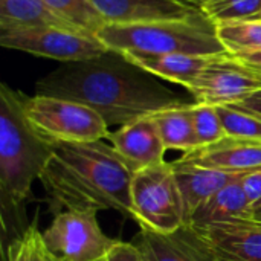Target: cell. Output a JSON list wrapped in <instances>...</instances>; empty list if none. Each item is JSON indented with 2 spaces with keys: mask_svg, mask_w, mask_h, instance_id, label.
Instances as JSON below:
<instances>
[{
  "mask_svg": "<svg viewBox=\"0 0 261 261\" xmlns=\"http://www.w3.org/2000/svg\"><path fill=\"white\" fill-rule=\"evenodd\" d=\"M35 93L89 106L112 125H124L188 101L159 78L115 50L76 63H61L35 83Z\"/></svg>",
  "mask_w": 261,
  "mask_h": 261,
  "instance_id": "6da1fadb",
  "label": "cell"
},
{
  "mask_svg": "<svg viewBox=\"0 0 261 261\" xmlns=\"http://www.w3.org/2000/svg\"><path fill=\"white\" fill-rule=\"evenodd\" d=\"M133 171L104 141L57 144L40 182L54 214L67 210H115L132 213Z\"/></svg>",
  "mask_w": 261,
  "mask_h": 261,
  "instance_id": "7a4b0ae2",
  "label": "cell"
},
{
  "mask_svg": "<svg viewBox=\"0 0 261 261\" xmlns=\"http://www.w3.org/2000/svg\"><path fill=\"white\" fill-rule=\"evenodd\" d=\"M26 95L0 84V216L3 245L24 231L26 205L54 154V142L43 138L24 113ZM8 243V245H9Z\"/></svg>",
  "mask_w": 261,
  "mask_h": 261,
  "instance_id": "3957f363",
  "label": "cell"
},
{
  "mask_svg": "<svg viewBox=\"0 0 261 261\" xmlns=\"http://www.w3.org/2000/svg\"><path fill=\"white\" fill-rule=\"evenodd\" d=\"M96 38L115 52L138 50L147 54L225 55L216 24L199 12L188 18L156 20L132 24L107 23Z\"/></svg>",
  "mask_w": 261,
  "mask_h": 261,
  "instance_id": "277c9868",
  "label": "cell"
},
{
  "mask_svg": "<svg viewBox=\"0 0 261 261\" xmlns=\"http://www.w3.org/2000/svg\"><path fill=\"white\" fill-rule=\"evenodd\" d=\"M24 113L31 125L54 144L96 142L110 135L109 124L99 113L66 98L26 95Z\"/></svg>",
  "mask_w": 261,
  "mask_h": 261,
  "instance_id": "5b68a950",
  "label": "cell"
},
{
  "mask_svg": "<svg viewBox=\"0 0 261 261\" xmlns=\"http://www.w3.org/2000/svg\"><path fill=\"white\" fill-rule=\"evenodd\" d=\"M130 197L133 220L141 229L170 236L185 226L184 203L171 162L133 173Z\"/></svg>",
  "mask_w": 261,
  "mask_h": 261,
  "instance_id": "8992f818",
  "label": "cell"
},
{
  "mask_svg": "<svg viewBox=\"0 0 261 261\" xmlns=\"http://www.w3.org/2000/svg\"><path fill=\"white\" fill-rule=\"evenodd\" d=\"M0 44L60 63H76L106 54L109 49L95 37L60 26L14 28L0 31Z\"/></svg>",
  "mask_w": 261,
  "mask_h": 261,
  "instance_id": "52a82bcc",
  "label": "cell"
},
{
  "mask_svg": "<svg viewBox=\"0 0 261 261\" xmlns=\"http://www.w3.org/2000/svg\"><path fill=\"white\" fill-rule=\"evenodd\" d=\"M41 234L49 251L66 261L104 260L116 243L101 229L96 210L61 211Z\"/></svg>",
  "mask_w": 261,
  "mask_h": 261,
  "instance_id": "ba28073f",
  "label": "cell"
},
{
  "mask_svg": "<svg viewBox=\"0 0 261 261\" xmlns=\"http://www.w3.org/2000/svg\"><path fill=\"white\" fill-rule=\"evenodd\" d=\"M194 102L211 106L236 104L261 92V69L232 55L217 57L187 89Z\"/></svg>",
  "mask_w": 261,
  "mask_h": 261,
  "instance_id": "9c48e42d",
  "label": "cell"
},
{
  "mask_svg": "<svg viewBox=\"0 0 261 261\" xmlns=\"http://www.w3.org/2000/svg\"><path fill=\"white\" fill-rule=\"evenodd\" d=\"M107 139L133 173L165 162L168 150L153 116H144L124 124L118 130L110 132Z\"/></svg>",
  "mask_w": 261,
  "mask_h": 261,
  "instance_id": "30bf717a",
  "label": "cell"
},
{
  "mask_svg": "<svg viewBox=\"0 0 261 261\" xmlns=\"http://www.w3.org/2000/svg\"><path fill=\"white\" fill-rule=\"evenodd\" d=\"M107 23L132 24L193 17L200 8L185 0H92Z\"/></svg>",
  "mask_w": 261,
  "mask_h": 261,
  "instance_id": "8fae6325",
  "label": "cell"
},
{
  "mask_svg": "<svg viewBox=\"0 0 261 261\" xmlns=\"http://www.w3.org/2000/svg\"><path fill=\"white\" fill-rule=\"evenodd\" d=\"M182 159L213 170L243 174L261 167V141L223 138L182 154Z\"/></svg>",
  "mask_w": 261,
  "mask_h": 261,
  "instance_id": "7c38bea8",
  "label": "cell"
},
{
  "mask_svg": "<svg viewBox=\"0 0 261 261\" xmlns=\"http://www.w3.org/2000/svg\"><path fill=\"white\" fill-rule=\"evenodd\" d=\"M171 167L184 203L185 226H188L193 214L200 205H203L211 196L242 176L202 167L182 158L173 161Z\"/></svg>",
  "mask_w": 261,
  "mask_h": 261,
  "instance_id": "4fadbf2b",
  "label": "cell"
},
{
  "mask_svg": "<svg viewBox=\"0 0 261 261\" xmlns=\"http://www.w3.org/2000/svg\"><path fill=\"white\" fill-rule=\"evenodd\" d=\"M119 54L150 75L168 83L179 84L185 89H188L199 78V75L217 57H220L190 54H147L138 50H124Z\"/></svg>",
  "mask_w": 261,
  "mask_h": 261,
  "instance_id": "5bb4252c",
  "label": "cell"
},
{
  "mask_svg": "<svg viewBox=\"0 0 261 261\" xmlns=\"http://www.w3.org/2000/svg\"><path fill=\"white\" fill-rule=\"evenodd\" d=\"M199 232L217 252L228 258L261 261V222L252 219L234 220Z\"/></svg>",
  "mask_w": 261,
  "mask_h": 261,
  "instance_id": "9a60e30c",
  "label": "cell"
},
{
  "mask_svg": "<svg viewBox=\"0 0 261 261\" xmlns=\"http://www.w3.org/2000/svg\"><path fill=\"white\" fill-rule=\"evenodd\" d=\"M242 176L211 196L203 205H200L193 214L187 228L205 231L219 223L249 219L251 203L242 187Z\"/></svg>",
  "mask_w": 261,
  "mask_h": 261,
  "instance_id": "2e32d148",
  "label": "cell"
},
{
  "mask_svg": "<svg viewBox=\"0 0 261 261\" xmlns=\"http://www.w3.org/2000/svg\"><path fill=\"white\" fill-rule=\"evenodd\" d=\"M191 106L193 102L153 115L167 150H177L185 154L199 148V141L191 119Z\"/></svg>",
  "mask_w": 261,
  "mask_h": 261,
  "instance_id": "e0dca14e",
  "label": "cell"
},
{
  "mask_svg": "<svg viewBox=\"0 0 261 261\" xmlns=\"http://www.w3.org/2000/svg\"><path fill=\"white\" fill-rule=\"evenodd\" d=\"M37 26L70 28L50 11L44 0H0V31Z\"/></svg>",
  "mask_w": 261,
  "mask_h": 261,
  "instance_id": "ac0fdd59",
  "label": "cell"
},
{
  "mask_svg": "<svg viewBox=\"0 0 261 261\" xmlns=\"http://www.w3.org/2000/svg\"><path fill=\"white\" fill-rule=\"evenodd\" d=\"M50 11L67 26L95 35L107 24L92 0H44Z\"/></svg>",
  "mask_w": 261,
  "mask_h": 261,
  "instance_id": "d6986e66",
  "label": "cell"
},
{
  "mask_svg": "<svg viewBox=\"0 0 261 261\" xmlns=\"http://www.w3.org/2000/svg\"><path fill=\"white\" fill-rule=\"evenodd\" d=\"M217 37L232 57L261 50V20H237L216 24Z\"/></svg>",
  "mask_w": 261,
  "mask_h": 261,
  "instance_id": "ffe728a7",
  "label": "cell"
},
{
  "mask_svg": "<svg viewBox=\"0 0 261 261\" xmlns=\"http://www.w3.org/2000/svg\"><path fill=\"white\" fill-rule=\"evenodd\" d=\"M3 254L5 261H66L49 251L35 223L29 225L17 240L11 242Z\"/></svg>",
  "mask_w": 261,
  "mask_h": 261,
  "instance_id": "44dd1931",
  "label": "cell"
},
{
  "mask_svg": "<svg viewBox=\"0 0 261 261\" xmlns=\"http://www.w3.org/2000/svg\"><path fill=\"white\" fill-rule=\"evenodd\" d=\"M225 135L236 139L261 141V118L232 104L216 106Z\"/></svg>",
  "mask_w": 261,
  "mask_h": 261,
  "instance_id": "7402d4cb",
  "label": "cell"
},
{
  "mask_svg": "<svg viewBox=\"0 0 261 261\" xmlns=\"http://www.w3.org/2000/svg\"><path fill=\"white\" fill-rule=\"evenodd\" d=\"M200 11L214 24L249 20L261 14V0H211Z\"/></svg>",
  "mask_w": 261,
  "mask_h": 261,
  "instance_id": "603a6c76",
  "label": "cell"
},
{
  "mask_svg": "<svg viewBox=\"0 0 261 261\" xmlns=\"http://www.w3.org/2000/svg\"><path fill=\"white\" fill-rule=\"evenodd\" d=\"M135 245L144 261H190L167 234L141 229Z\"/></svg>",
  "mask_w": 261,
  "mask_h": 261,
  "instance_id": "cb8c5ba5",
  "label": "cell"
},
{
  "mask_svg": "<svg viewBox=\"0 0 261 261\" xmlns=\"http://www.w3.org/2000/svg\"><path fill=\"white\" fill-rule=\"evenodd\" d=\"M191 119L194 132L199 141V147L211 145L223 138H226L217 107L203 102H193Z\"/></svg>",
  "mask_w": 261,
  "mask_h": 261,
  "instance_id": "d4e9b609",
  "label": "cell"
},
{
  "mask_svg": "<svg viewBox=\"0 0 261 261\" xmlns=\"http://www.w3.org/2000/svg\"><path fill=\"white\" fill-rule=\"evenodd\" d=\"M170 237L190 261H236L217 252L203 239V236L193 228L184 226L179 231L170 234Z\"/></svg>",
  "mask_w": 261,
  "mask_h": 261,
  "instance_id": "484cf974",
  "label": "cell"
},
{
  "mask_svg": "<svg viewBox=\"0 0 261 261\" xmlns=\"http://www.w3.org/2000/svg\"><path fill=\"white\" fill-rule=\"evenodd\" d=\"M106 261H144V258L135 243L116 240V243L107 252Z\"/></svg>",
  "mask_w": 261,
  "mask_h": 261,
  "instance_id": "4316f807",
  "label": "cell"
},
{
  "mask_svg": "<svg viewBox=\"0 0 261 261\" xmlns=\"http://www.w3.org/2000/svg\"><path fill=\"white\" fill-rule=\"evenodd\" d=\"M242 187L248 196L251 208L261 200V167L242 176Z\"/></svg>",
  "mask_w": 261,
  "mask_h": 261,
  "instance_id": "83f0119b",
  "label": "cell"
},
{
  "mask_svg": "<svg viewBox=\"0 0 261 261\" xmlns=\"http://www.w3.org/2000/svg\"><path fill=\"white\" fill-rule=\"evenodd\" d=\"M232 106H237V107H240L243 110H248V112H251V113H254V115L261 118V92L243 99V101H239V102H236Z\"/></svg>",
  "mask_w": 261,
  "mask_h": 261,
  "instance_id": "f1b7e54d",
  "label": "cell"
},
{
  "mask_svg": "<svg viewBox=\"0 0 261 261\" xmlns=\"http://www.w3.org/2000/svg\"><path fill=\"white\" fill-rule=\"evenodd\" d=\"M237 58L239 61L245 63V64H249L252 67H257L261 69V50H255V52H249V54H243V55H237L234 57Z\"/></svg>",
  "mask_w": 261,
  "mask_h": 261,
  "instance_id": "f546056e",
  "label": "cell"
},
{
  "mask_svg": "<svg viewBox=\"0 0 261 261\" xmlns=\"http://www.w3.org/2000/svg\"><path fill=\"white\" fill-rule=\"evenodd\" d=\"M249 219H252L255 222H261V200L251 208V217Z\"/></svg>",
  "mask_w": 261,
  "mask_h": 261,
  "instance_id": "4dcf8cb0",
  "label": "cell"
},
{
  "mask_svg": "<svg viewBox=\"0 0 261 261\" xmlns=\"http://www.w3.org/2000/svg\"><path fill=\"white\" fill-rule=\"evenodd\" d=\"M185 2H188V3H191V5H194V6H197V8H202L203 5H206V3L211 2V0H185Z\"/></svg>",
  "mask_w": 261,
  "mask_h": 261,
  "instance_id": "1f68e13d",
  "label": "cell"
},
{
  "mask_svg": "<svg viewBox=\"0 0 261 261\" xmlns=\"http://www.w3.org/2000/svg\"><path fill=\"white\" fill-rule=\"evenodd\" d=\"M257 18H258V20H261V14H260V15H258V17H257Z\"/></svg>",
  "mask_w": 261,
  "mask_h": 261,
  "instance_id": "d6a6232c",
  "label": "cell"
},
{
  "mask_svg": "<svg viewBox=\"0 0 261 261\" xmlns=\"http://www.w3.org/2000/svg\"><path fill=\"white\" fill-rule=\"evenodd\" d=\"M99 261H106V258H104V260H99Z\"/></svg>",
  "mask_w": 261,
  "mask_h": 261,
  "instance_id": "836d02e7",
  "label": "cell"
}]
</instances>
